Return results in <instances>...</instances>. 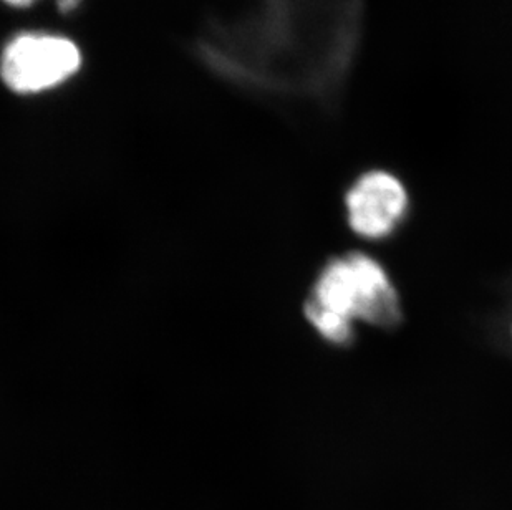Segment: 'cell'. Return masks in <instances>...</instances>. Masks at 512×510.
<instances>
[{"label":"cell","instance_id":"obj_3","mask_svg":"<svg viewBox=\"0 0 512 510\" xmlns=\"http://www.w3.org/2000/svg\"><path fill=\"white\" fill-rule=\"evenodd\" d=\"M83 65L77 42L52 32H20L0 52V80L22 97L52 92Z\"/></svg>","mask_w":512,"mask_h":510},{"label":"cell","instance_id":"obj_4","mask_svg":"<svg viewBox=\"0 0 512 510\" xmlns=\"http://www.w3.org/2000/svg\"><path fill=\"white\" fill-rule=\"evenodd\" d=\"M408 209V193L397 176L375 169L362 174L348 189V221L367 239L392 234Z\"/></svg>","mask_w":512,"mask_h":510},{"label":"cell","instance_id":"obj_6","mask_svg":"<svg viewBox=\"0 0 512 510\" xmlns=\"http://www.w3.org/2000/svg\"><path fill=\"white\" fill-rule=\"evenodd\" d=\"M4 4L15 7V9H27L30 5H34L37 0H2Z\"/></svg>","mask_w":512,"mask_h":510},{"label":"cell","instance_id":"obj_1","mask_svg":"<svg viewBox=\"0 0 512 510\" xmlns=\"http://www.w3.org/2000/svg\"><path fill=\"white\" fill-rule=\"evenodd\" d=\"M365 0H261L226 32L236 49L208 55L237 58L218 70L244 87L284 102L339 111L357 65Z\"/></svg>","mask_w":512,"mask_h":510},{"label":"cell","instance_id":"obj_5","mask_svg":"<svg viewBox=\"0 0 512 510\" xmlns=\"http://www.w3.org/2000/svg\"><path fill=\"white\" fill-rule=\"evenodd\" d=\"M57 7L62 14H72L83 4V0H55Z\"/></svg>","mask_w":512,"mask_h":510},{"label":"cell","instance_id":"obj_2","mask_svg":"<svg viewBox=\"0 0 512 510\" xmlns=\"http://www.w3.org/2000/svg\"><path fill=\"white\" fill-rule=\"evenodd\" d=\"M305 315L329 342L347 345L353 322L393 327L400 320L397 290L377 260L355 254L330 260L322 270Z\"/></svg>","mask_w":512,"mask_h":510}]
</instances>
